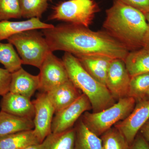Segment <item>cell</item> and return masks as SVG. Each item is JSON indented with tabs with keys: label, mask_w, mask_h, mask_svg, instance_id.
Listing matches in <instances>:
<instances>
[{
	"label": "cell",
	"mask_w": 149,
	"mask_h": 149,
	"mask_svg": "<svg viewBox=\"0 0 149 149\" xmlns=\"http://www.w3.org/2000/svg\"><path fill=\"white\" fill-rule=\"evenodd\" d=\"M74 127L59 133H51L41 143V149H74Z\"/></svg>",
	"instance_id": "21"
},
{
	"label": "cell",
	"mask_w": 149,
	"mask_h": 149,
	"mask_svg": "<svg viewBox=\"0 0 149 149\" xmlns=\"http://www.w3.org/2000/svg\"><path fill=\"white\" fill-rule=\"evenodd\" d=\"M91 109L89 99L82 93L74 102L56 113L52 123V133H61L73 128L83 113Z\"/></svg>",
	"instance_id": "8"
},
{
	"label": "cell",
	"mask_w": 149,
	"mask_h": 149,
	"mask_svg": "<svg viewBox=\"0 0 149 149\" xmlns=\"http://www.w3.org/2000/svg\"><path fill=\"white\" fill-rule=\"evenodd\" d=\"M149 119V99L136 102L129 115L114 126L120 132L131 146L141 128Z\"/></svg>",
	"instance_id": "9"
},
{
	"label": "cell",
	"mask_w": 149,
	"mask_h": 149,
	"mask_svg": "<svg viewBox=\"0 0 149 149\" xmlns=\"http://www.w3.org/2000/svg\"><path fill=\"white\" fill-rule=\"evenodd\" d=\"M74 125V149H102L100 137L89 130L80 118Z\"/></svg>",
	"instance_id": "19"
},
{
	"label": "cell",
	"mask_w": 149,
	"mask_h": 149,
	"mask_svg": "<svg viewBox=\"0 0 149 149\" xmlns=\"http://www.w3.org/2000/svg\"><path fill=\"white\" fill-rule=\"evenodd\" d=\"M22 17L31 19L42 17L48 8V0H18Z\"/></svg>",
	"instance_id": "24"
},
{
	"label": "cell",
	"mask_w": 149,
	"mask_h": 149,
	"mask_svg": "<svg viewBox=\"0 0 149 149\" xmlns=\"http://www.w3.org/2000/svg\"><path fill=\"white\" fill-rule=\"evenodd\" d=\"M46 93L56 113L74 102L83 93L69 80Z\"/></svg>",
	"instance_id": "13"
},
{
	"label": "cell",
	"mask_w": 149,
	"mask_h": 149,
	"mask_svg": "<svg viewBox=\"0 0 149 149\" xmlns=\"http://www.w3.org/2000/svg\"><path fill=\"white\" fill-rule=\"evenodd\" d=\"M51 52L64 51L74 56L102 55L125 60L130 51L105 31H94L66 23L42 29Z\"/></svg>",
	"instance_id": "1"
},
{
	"label": "cell",
	"mask_w": 149,
	"mask_h": 149,
	"mask_svg": "<svg viewBox=\"0 0 149 149\" xmlns=\"http://www.w3.org/2000/svg\"><path fill=\"white\" fill-rule=\"evenodd\" d=\"M130 79L124 61L113 59L108 70L105 85L116 102L128 97Z\"/></svg>",
	"instance_id": "10"
},
{
	"label": "cell",
	"mask_w": 149,
	"mask_h": 149,
	"mask_svg": "<svg viewBox=\"0 0 149 149\" xmlns=\"http://www.w3.org/2000/svg\"><path fill=\"white\" fill-rule=\"evenodd\" d=\"M125 63L131 77L149 72V49L142 48L129 52Z\"/></svg>",
	"instance_id": "20"
},
{
	"label": "cell",
	"mask_w": 149,
	"mask_h": 149,
	"mask_svg": "<svg viewBox=\"0 0 149 149\" xmlns=\"http://www.w3.org/2000/svg\"><path fill=\"white\" fill-rule=\"evenodd\" d=\"M23 149H41V143L31 145Z\"/></svg>",
	"instance_id": "32"
},
{
	"label": "cell",
	"mask_w": 149,
	"mask_h": 149,
	"mask_svg": "<svg viewBox=\"0 0 149 149\" xmlns=\"http://www.w3.org/2000/svg\"><path fill=\"white\" fill-rule=\"evenodd\" d=\"M75 56L79 60L86 71L93 78L105 85L108 70L111 61L114 58L102 55Z\"/></svg>",
	"instance_id": "15"
},
{
	"label": "cell",
	"mask_w": 149,
	"mask_h": 149,
	"mask_svg": "<svg viewBox=\"0 0 149 149\" xmlns=\"http://www.w3.org/2000/svg\"><path fill=\"white\" fill-rule=\"evenodd\" d=\"M34 128L33 119L0 111V137Z\"/></svg>",
	"instance_id": "17"
},
{
	"label": "cell",
	"mask_w": 149,
	"mask_h": 149,
	"mask_svg": "<svg viewBox=\"0 0 149 149\" xmlns=\"http://www.w3.org/2000/svg\"><path fill=\"white\" fill-rule=\"evenodd\" d=\"M54 25L45 23L40 19L32 18L20 21L9 20L0 21V42L8 40L13 35L32 29H43L51 28Z\"/></svg>",
	"instance_id": "16"
},
{
	"label": "cell",
	"mask_w": 149,
	"mask_h": 149,
	"mask_svg": "<svg viewBox=\"0 0 149 149\" xmlns=\"http://www.w3.org/2000/svg\"><path fill=\"white\" fill-rule=\"evenodd\" d=\"M12 73L5 68H0V96L9 92Z\"/></svg>",
	"instance_id": "27"
},
{
	"label": "cell",
	"mask_w": 149,
	"mask_h": 149,
	"mask_svg": "<svg viewBox=\"0 0 149 149\" xmlns=\"http://www.w3.org/2000/svg\"><path fill=\"white\" fill-rule=\"evenodd\" d=\"M136 104L133 98L125 97L98 112H85L80 118L89 130L100 137L117 123L126 118L133 111Z\"/></svg>",
	"instance_id": "4"
},
{
	"label": "cell",
	"mask_w": 149,
	"mask_h": 149,
	"mask_svg": "<svg viewBox=\"0 0 149 149\" xmlns=\"http://www.w3.org/2000/svg\"><path fill=\"white\" fill-rule=\"evenodd\" d=\"M140 133L149 142V119L141 128Z\"/></svg>",
	"instance_id": "30"
},
{
	"label": "cell",
	"mask_w": 149,
	"mask_h": 149,
	"mask_svg": "<svg viewBox=\"0 0 149 149\" xmlns=\"http://www.w3.org/2000/svg\"><path fill=\"white\" fill-rule=\"evenodd\" d=\"M130 149H149V142L139 133L130 146Z\"/></svg>",
	"instance_id": "29"
},
{
	"label": "cell",
	"mask_w": 149,
	"mask_h": 149,
	"mask_svg": "<svg viewBox=\"0 0 149 149\" xmlns=\"http://www.w3.org/2000/svg\"><path fill=\"white\" fill-rule=\"evenodd\" d=\"M39 74H30L22 67L12 73L10 92L19 94L29 99L40 88Z\"/></svg>",
	"instance_id": "14"
},
{
	"label": "cell",
	"mask_w": 149,
	"mask_h": 149,
	"mask_svg": "<svg viewBox=\"0 0 149 149\" xmlns=\"http://www.w3.org/2000/svg\"><path fill=\"white\" fill-rule=\"evenodd\" d=\"M149 99V89L148 92H147L146 94V96H145V98L144 99Z\"/></svg>",
	"instance_id": "33"
},
{
	"label": "cell",
	"mask_w": 149,
	"mask_h": 149,
	"mask_svg": "<svg viewBox=\"0 0 149 149\" xmlns=\"http://www.w3.org/2000/svg\"><path fill=\"white\" fill-rule=\"evenodd\" d=\"M0 63L11 73L22 68L21 58L12 44L0 42Z\"/></svg>",
	"instance_id": "22"
},
{
	"label": "cell",
	"mask_w": 149,
	"mask_h": 149,
	"mask_svg": "<svg viewBox=\"0 0 149 149\" xmlns=\"http://www.w3.org/2000/svg\"><path fill=\"white\" fill-rule=\"evenodd\" d=\"M104 31L131 52L143 47L148 30L144 14L120 0H113L106 10Z\"/></svg>",
	"instance_id": "2"
},
{
	"label": "cell",
	"mask_w": 149,
	"mask_h": 149,
	"mask_svg": "<svg viewBox=\"0 0 149 149\" xmlns=\"http://www.w3.org/2000/svg\"><path fill=\"white\" fill-rule=\"evenodd\" d=\"M102 149H130V146L120 130L114 126L100 136Z\"/></svg>",
	"instance_id": "23"
},
{
	"label": "cell",
	"mask_w": 149,
	"mask_h": 149,
	"mask_svg": "<svg viewBox=\"0 0 149 149\" xmlns=\"http://www.w3.org/2000/svg\"><path fill=\"white\" fill-rule=\"evenodd\" d=\"M40 69L39 90L42 93H47L53 88L69 80L62 60L52 52H50L46 56Z\"/></svg>",
	"instance_id": "7"
},
{
	"label": "cell",
	"mask_w": 149,
	"mask_h": 149,
	"mask_svg": "<svg viewBox=\"0 0 149 149\" xmlns=\"http://www.w3.org/2000/svg\"><path fill=\"white\" fill-rule=\"evenodd\" d=\"M1 111L19 116L33 119L35 116L34 104L30 99L9 92L3 96L0 103Z\"/></svg>",
	"instance_id": "12"
},
{
	"label": "cell",
	"mask_w": 149,
	"mask_h": 149,
	"mask_svg": "<svg viewBox=\"0 0 149 149\" xmlns=\"http://www.w3.org/2000/svg\"><path fill=\"white\" fill-rule=\"evenodd\" d=\"M8 41L16 48L22 64L39 69L46 56L52 52L42 32L37 29L20 32L10 37Z\"/></svg>",
	"instance_id": "5"
},
{
	"label": "cell",
	"mask_w": 149,
	"mask_h": 149,
	"mask_svg": "<svg viewBox=\"0 0 149 149\" xmlns=\"http://www.w3.org/2000/svg\"><path fill=\"white\" fill-rule=\"evenodd\" d=\"M32 102L35 110L33 130L42 143L52 133V123L55 111L46 93L38 94Z\"/></svg>",
	"instance_id": "11"
},
{
	"label": "cell",
	"mask_w": 149,
	"mask_h": 149,
	"mask_svg": "<svg viewBox=\"0 0 149 149\" xmlns=\"http://www.w3.org/2000/svg\"><path fill=\"white\" fill-rule=\"evenodd\" d=\"M48 1H52V0H48Z\"/></svg>",
	"instance_id": "34"
},
{
	"label": "cell",
	"mask_w": 149,
	"mask_h": 149,
	"mask_svg": "<svg viewBox=\"0 0 149 149\" xmlns=\"http://www.w3.org/2000/svg\"><path fill=\"white\" fill-rule=\"evenodd\" d=\"M62 60L69 80L89 99L93 112L101 111L116 102L106 86L93 78L75 56L65 52Z\"/></svg>",
	"instance_id": "3"
},
{
	"label": "cell",
	"mask_w": 149,
	"mask_h": 149,
	"mask_svg": "<svg viewBox=\"0 0 149 149\" xmlns=\"http://www.w3.org/2000/svg\"><path fill=\"white\" fill-rule=\"evenodd\" d=\"M41 143L33 129L0 137V149H23Z\"/></svg>",
	"instance_id": "18"
},
{
	"label": "cell",
	"mask_w": 149,
	"mask_h": 149,
	"mask_svg": "<svg viewBox=\"0 0 149 149\" xmlns=\"http://www.w3.org/2000/svg\"><path fill=\"white\" fill-rule=\"evenodd\" d=\"M149 89V72L138 74L131 77L128 97L136 102L145 98Z\"/></svg>",
	"instance_id": "25"
},
{
	"label": "cell",
	"mask_w": 149,
	"mask_h": 149,
	"mask_svg": "<svg viewBox=\"0 0 149 149\" xmlns=\"http://www.w3.org/2000/svg\"><path fill=\"white\" fill-rule=\"evenodd\" d=\"M100 11L98 5L94 0H68L54 7L49 19L89 27Z\"/></svg>",
	"instance_id": "6"
},
{
	"label": "cell",
	"mask_w": 149,
	"mask_h": 149,
	"mask_svg": "<svg viewBox=\"0 0 149 149\" xmlns=\"http://www.w3.org/2000/svg\"><path fill=\"white\" fill-rule=\"evenodd\" d=\"M148 24V30L143 43V47L149 49V13L144 14Z\"/></svg>",
	"instance_id": "31"
},
{
	"label": "cell",
	"mask_w": 149,
	"mask_h": 149,
	"mask_svg": "<svg viewBox=\"0 0 149 149\" xmlns=\"http://www.w3.org/2000/svg\"><path fill=\"white\" fill-rule=\"evenodd\" d=\"M144 14L149 13V0H120Z\"/></svg>",
	"instance_id": "28"
},
{
	"label": "cell",
	"mask_w": 149,
	"mask_h": 149,
	"mask_svg": "<svg viewBox=\"0 0 149 149\" xmlns=\"http://www.w3.org/2000/svg\"><path fill=\"white\" fill-rule=\"evenodd\" d=\"M22 17L18 0H0V21Z\"/></svg>",
	"instance_id": "26"
}]
</instances>
